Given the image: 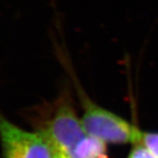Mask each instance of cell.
<instances>
[{
	"label": "cell",
	"mask_w": 158,
	"mask_h": 158,
	"mask_svg": "<svg viewBox=\"0 0 158 158\" xmlns=\"http://www.w3.org/2000/svg\"><path fill=\"white\" fill-rule=\"evenodd\" d=\"M88 135L105 143H140L142 132L124 118L89 103L81 119Z\"/></svg>",
	"instance_id": "1"
},
{
	"label": "cell",
	"mask_w": 158,
	"mask_h": 158,
	"mask_svg": "<svg viewBox=\"0 0 158 158\" xmlns=\"http://www.w3.org/2000/svg\"><path fill=\"white\" fill-rule=\"evenodd\" d=\"M0 141L4 158H57L44 133L27 132L0 115Z\"/></svg>",
	"instance_id": "2"
},
{
	"label": "cell",
	"mask_w": 158,
	"mask_h": 158,
	"mask_svg": "<svg viewBox=\"0 0 158 158\" xmlns=\"http://www.w3.org/2000/svg\"><path fill=\"white\" fill-rule=\"evenodd\" d=\"M57 158H71L81 142L89 135L82 121L69 105H62L41 130Z\"/></svg>",
	"instance_id": "3"
},
{
	"label": "cell",
	"mask_w": 158,
	"mask_h": 158,
	"mask_svg": "<svg viewBox=\"0 0 158 158\" xmlns=\"http://www.w3.org/2000/svg\"><path fill=\"white\" fill-rule=\"evenodd\" d=\"M106 143L89 135L81 142L71 158H106Z\"/></svg>",
	"instance_id": "4"
},
{
	"label": "cell",
	"mask_w": 158,
	"mask_h": 158,
	"mask_svg": "<svg viewBox=\"0 0 158 158\" xmlns=\"http://www.w3.org/2000/svg\"><path fill=\"white\" fill-rule=\"evenodd\" d=\"M140 144L147 148L156 158H158V134L143 133Z\"/></svg>",
	"instance_id": "5"
},
{
	"label": "cell",
	"mask_w": 158,
	"mask_h": 158,
	"mask_svg": "<svg viewBox=\"0 0 158 158\" xmlns=\"http://www.w3.org/2000/svg\"><path fill=\"white\" fill-rule=\"evenodd\" d=\"M128 158H156L148 150L147 148L143 147L142 145H140L135 148L133 152L130 154Z\"/></svg>",
	"instance_id": "6"
}]
</instances>
